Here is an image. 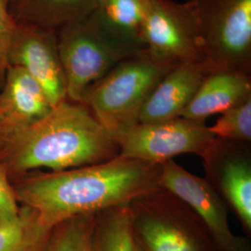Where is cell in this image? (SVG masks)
I'll return each instance as SVG.
<instances>
[{"label":"cell","mask_w":251,"mask_h":251,"mask_svg":"<svg viewBox=\"0 0 251 251\" xmlns=\"http://www.w3.org/2000/svg\"><path fill=\"white\" fill-rule=\"evenodd\" d=\"M160 165L121 155L67 171L36 173L14 187L19 203L36 212L48 232L75 216L126 206L160 188Z\"/></svg>","instance_id":"6da1fadb"},{"label":"cell","mask_w":251,"mask_h":251,"mask_svg":"<svg viewBox=\"0 0 251 251\" xmlns=\"http://www.w3.org/2000/svg\"><path fill=\"white\" fill-rule=\"evenodd\" d=\"M118 155L117 140L88 106L67 100L0 144V163L12 173L67 171Z\"/></svg>","instance_id":"7a4b0ae2"},{"label":"cell","mask_w":251,"mask_h":251,"mask_svg":"<svg viewBox=\"0 0 251 251\" xmlns=\"http://www.w3.org/2000/svg\"><path fill=\"white\" fill-rule=\"evenodd\" d=\"M175 65L154 58L147 50L133 54L91 87L83 103L117 139L139 123L144 103Z\"/></svg>","instance_id":"3957f363"},{"label":"cell","mask_w":251,"mask_h":251,"mask_svg":"<svg viewBox=\"0 0 251 251\" xmlns=\"http://www.w3.org/2000/svg\"><path fill=\"white\" fill-rule=\"evenodd\" d=\"M66 98L83 103L86 94L117 63L138 53L100 24L91 13L56 31Z\"/></svg>","instance_id":"277c9868"},{"label":"cell","mask_w":251,"mask_h":251,"mask_svg":"<svg viewBox=\"0 0 251 251\" xmlns=\"http://www.w3.org/2000/svg\"><path fill=\"white\" fill-rule=\"evenodd\" d=\"M128 207L133 239L143 251H221L196 213L164 189Z\"/></svg>","instance_id":"5b68a950"},{"label":"cell","mask_w":251,"mask_h":251,"mask_svg":"<svg viewBox=\"0 0 251 251\" xmlns=\"http://www.w3.org/2000/svg\"><path fill=\"white\" fill-rule=\"evenodd\" d=\"M208 72L251 75V0H188Z\"/></svg>","instance_id":"8992f818"},{"label":"cell","mask_w":251,"mask_h":251,"mask_svg":"<svg viewBox=\"0 0 251 251\" xmlns=\"http://www.w3.org/2000/svg\"><path fill=\"white\" fill-rule=\"evenodd\" d=\"M215 138L205 122L179 117L156 123H138L116 140L119 155L160 165L182 153L202 157Z\"/></svg>","instance_id":"52a82bcc"},{"label":"cell","mask_w":251,"mask_h":251,"mask_svg":"<svg viewBox=\"0 0 251 251\" xmlns=\"http://www.w3.org/2000/svg\"><path fill=\"white\" fill-rule=\"evenodd\" d=\"M159 186L184 202L206 226L221 251H251L248 237L232 232L227 206L205 178L186 171L173 160L160 164Z\"/></svg>","instance_id":"ba28073f"},{"label":"cell","mask_w":251,"mask_h":251,"mask_svg":"<svg viewBox=\"0 0 251 251\" xmlns=\"http://www.w3.org/2000/svg\"><path fill=\"white\" fill-rule=\"evenodd\" d=\"M145 49L167 63H203L198 31L188 1L150 0L144 26Z\"/></svg>","instance_id":"9c48e42d"},{"label":"cell","mask_w":251,"mask_h":251,"mask_svg":"<svg viewBox=\"0 0 251 251\" xmlns=\"http://www.w3.org/2000/svg\"><path fill=\"white\" fill-rule=\"evenodd\" d=\"M206 181L251 235V143L216 137L201 157Z\"/></svg>","instance_id":"30bf717a"},{"label":"cell","mask_w":251,"mask_h":251,"mask_svg":"<svg viewBox=\"0 0 251 251\" xmlns=\"http://www.w3.org/2000/svg\"><path fill=\"white\" fill-rule=\"evenodd\" d=\"M8 63L28 73L45 91L52 107L67 100L56 31L16 23Z\"/></svg>","instance_id":"8fae6325"},{"label":"cell","mask_w":251,"mask_h":251,"mask_svg":"<svg viewBox=\"0 0 251 251\" xmlns=\"http://www.w3.org/2000/svg\"><path fill=\"white\" fill-rule=\"evenodd\" d=\"M52 106L24 69L9 65L0 87V144L45 117Z\"/></svg>","instance_id":"7c38bea8"},{"label":"cell","mask_w":251,"mask_h":251,"mask_svg":"<svg viewBox=\"0 0 251 251\" xmlns=\"http://www.w3.org/2000/svg\"><path fill=\"white\" fill-rule=\"evenodd\" d=\"M207 74L209 72L203 63L175 65L144 103L139 123H156L180 117Z\"/></svg>","instance_id":"4fadbf2b"},{"label":"cell","mask_w":251,"mask_h":251,"mask_svg":"<svg viewBox=\"0 0 251 251\" xmlns=\"http://www.w3.org/2000/svg\"><path fill=\"white\" fill-rule=\"evenodd\" d=\"M251 98V75L233 71L207 74L180 117L203 121Z\"/></svg>","instance_id":"5bb4252c"},{"label":"cell","mask_w":251,"mask_h":251,"mask_svg":"<svg viewBox=\"0 0 251 251\" xmlns=\"http://www.w3.org/2000/svg\"><path fill=\"white\" fill-rule=\"evenodd\" d=\"M100 0H8L15 23L57 31L85 18L98 8Z\"/></svg>","instance_id":"9a60e30c"},{"label":"cell","mask_w":251,"mask_h":251,"mask_svg":"<svg viewBox=\"0 0 251 251\" xmlns=\"http://www.w3.org/2000/svg\"><path fill=\"white\" fill-rule=\"evenodd\" d=\"M150 0H100L92 12L110 33L136 51L146 50L144 19Z\"/></svg>","instance_id":"2e32d148"},{"label":"cell","mask_w":251,"mask_h":251,"mask_svg":"<svg viewBox=\"0 0 251 251\" xmlns=\"http://www.w3.org/2000/svg\"><path fill=\"white\" fill-rule=\"evenodd\" d=\"M128 205L100 210L94 218L90 251H133Z\"/></svg>","instance_id":"e0dca14e"},{"label":"cell","mask_w":251,"mask_h":251,"mask_svg":"<svg viewBox=\"0 0 251 251\" xmlns=\"http://www.w3.org/2000/svg\"><path fill=\"white\" fill-rule=\"evenodd\" d=\"M50 233L36 212L24 206L16 221L0 226V251H43Z\"/></svg>","instance_id":"ac0fdd59"},{"label":"cell","mask_w":251,"mask_h":251,"mask_svg":"<svg viewBox=\"0 0 251 251\" xmlns=\"http://www.w3.org/2000/svg\"><path fill=\"white\" fill-rule=\"evenodd\" d=\"M95 213L75 216L51 230L43 251H90Z\"/></svg>","instance_id":"d6986e66"},{"label":"cell","mask_w":251,"mask_h":251,"mask_svg":"<svg viewBox=\"0 0 251 251\" xmlns=\"http://www.w3.org/2000/svg\"><path fill=\"white\" fill-rule=\"evenodd\" d=\"M209 130L215 137L236 142H251V98L225 111Z\"/></svg>","instance_id":"ffe728a7"},{"label":"cell","mask_w":251,"mask_h":251,"mask_svg":"<svg viewBox=\"0 0 251 251\" xmlns=\"http://www.w3.org/2000/svg\"><path fill=\"white\" fill-rule=\"evenodd\" d=\"M22 207L19 206L9 174L0 163V226L10 224L20 217Z\"/></svg>","instance_id":"44dd1931"},{"label":"cell","mask_w":251,"mask_h":251,"mask_svg":"<svg viewBox=\"0 0 251 251\" xmlns=\"http://www.w3.org/2000/svg\"><path fill=\"white\" fill-rule=\"evenodd\" d=\"M15 24L9 12L8 0H0V87L9 66L8 53Z\"/></svg>","instance_id":"7402d4cb"},{"label":"cell","mask_w":251,"mask_h":251,"mask_svg":"<svg viewBox=\"0 0 251 251\" xmlns=\"http://www.w3.org/2000/svg\"><path fill=\"white\" fill-rule=\"evenodd\" d=\"M133 251H143V250L134 242V250H133Z\"/></svg>","instance_id":"603a6c76"}]
</instances>
